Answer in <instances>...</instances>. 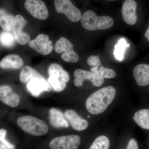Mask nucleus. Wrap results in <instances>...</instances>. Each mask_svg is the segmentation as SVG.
Listing matches in <instances>:
<instances>
[{
    "label": "nucleus",
    "mask_w": 149,
    "mask_h": 149,
    "mask_svg": "<svg viewBox=\"0 0 149 149\" xmlns=\"http://www.w3.org/2000/svg\"><path fill=\"white\" fill-rule=\"evenodd\" d=\"M73 45L66 38L62 37L56 42L55 50L58 54H62L61 58L67 62L76 63L79 61L78 55L73 50Z\"/></svg>",
    "instance_id": "5"
},
{
    "label": "nucleus",
    "mask_w": 149,
    "mask_h": 149,
    "mask_svg": "<svg viewBox=\"0 0 149 149\" xmlns=\"http://www.w3.org/2000/svg\"><path fill=\"white\" fill-rule=\"evenodd\" d=\"M80 142V136L67 135L53 139L50 142L49 147L51 149H77Z\"/></svg>",
    "instance_id": "7"
},
{
    "label": "nucleus",
    "mask_w": 149,
    "mask_h": 149,
    "mask_svg": "<svg viewBox=\"0 0 149 149\" xmlns=\"http://www.w3.org/2000/svg\"><path fill=\"white\" fill-rule=\"evenodd\" d=\"M29 46L37 52L43 55L49 54L54 49L52 42L49 40V37L47 35L45 34L38 35L35 40L29 42Z\"/></svg>",
    "instance_id": "10"
},
{
    "label": "nucleus",
    "mask_w": 149,
    "mask_h": 149,
    "mask_svg": "<svg viewBox=\"0 0 149 149\" xmlns=\"http://www.w3.org/2000/svg\"><path fill=\"white\" fill-rule=\"evenodd\" d=\"M19 77L22 83L27 84L35 78H44L35 69L29 66H25L22 68Z\"/></svg>",
    "instance_id": "19"
},
{
    "label": "nucleus",
    "mask_w": 149,
    "mask_h": 149,
    "mask_svg": "<svg viewBox=\"0 0 149 149\" xmlns=\"http://www.w3.org/2000/svg\"><path fill=\"white\" fill-rule=\"evenodd\" d=\"M129 46L130 45L127 43L125 39H120L118 41L117 45L115 46L113 54L116 58L119 61H122L123 60L125 49L129 47Z\"/></svg>",
    "instance_id": "23"
},
{
    "label": "nucleus",
    "mask_w": 149,
    "mask_h": 149,
    "mask_svg": "<svg viewBox=\"0 0 149 149\" xmlns=\"http://www.w3.org/2000/svg\"><path fill=\"white\" fill-rule=\"evenodd\" d=\"M74 77L73 83L76 87L83 86V82L89 80L96 87H100L103 84L104 79L100 76L93 73L91 71L77 69L74 71Z\"/></svg>",
    "instance_id": "8"
},
{
    "label": "nucleus",
    "mask_w": 149,
    "mask_h": 149,
    "mask_svg": "<svg viewBox=\"0 0 149 149\" xmlns=\"http://www.w3.org/2000/svg\"><path fill=\"white\" fill-rule=\"evenodd\" d=\"M126 149H139V145L136 139H131L128 142Z\"/></svg>",
    "instance_id": "28"
},
{
    "label": "nucleus",
    "mask_w": 149,
    "mask_h": 149,
    "mask_svg": "<svg viewBox=\"0 0 149 149\" xmlns=\"http://www.w3.org/2000/svg\"><path fill=\"white\" fill-rule=\"evenodd\" d=\"M0 101L11 107H16L20 102V97L8 85L0 86Z\"/></svg>",
    "instance_id": "13"
},
{
    "label": "nucleus",
    "mask_w": 149,
    "mask_h": 149,
    "mask_svg": "<svg viewBox=\"0 0 149 149\" xmlns=\"http://www.w3.org/2000/svg\"><path fill=\"white\" fill-rule=\"evenodd\" d=\"M91 116H88V118H91Z\"/></svg>",
    "instance_id": "31"
},
{
    "label": "nucleus",
    "mask_w": 149,
    "mask_h": 149,
    "mask_svg": "<svg viewBox=\"0 0 149 149\" xmlns=\"http://www.w3.org/2000/svg\"><path fill=\"white\" fill-rule=\"evenodd\" d=\"M64 115L74 130L82 131L87 129L89 126L88 121L82 118L73 110H67L65 112Z\"/></svg>",
    "instance_id": "14"
},
{
    "label": "nucleus",
    "mask_w": 149,
    "mask_h": 149,
    "mask_svg": "<svg viewBox=\"0 0 149 149\" xmlns=\"http://www.w3.org/2000/svg\"><path fill=\"white\" fill-rule=\"evenodd\" d=\"M23 64L22 58L18 55L13 54L6 56L0 61V67L3 69H19Z\"/></svg>",
    "instance_id": "18"
},
{
    "label": "nucleus",
    "mask_w": 149,
    "mask_h": 149,
    "mask_svg": "<svg viewBox=\"0 0 149 149\" xmlns=\"http://www.w3.org/2000/svg\"><path fill=\"white\" fill-rule=\"evenodd\" d=\"M0 149H8V148L3 144L2 143H0Z\"/></svg>",
    "instance_id": "30"
},
{
    "label": "nucleus",
    "mask_w": 149,
    "mask_h": 149,
    "mask_svg": "<svg viewBox=\"0 0 149 149\" xmlns=\"http://www.w3.org/2000/svg\"><path fill=\"white\" fill-rule=\"evenodd\" d=\"M145 36L149 42V27L145 32Z\"/></svg>",
    "instance_id": "29"
},
{
    "label": "nucleus",
    "mask_w": 149,
    "mask_h": 149,
    "mask_svg": "<svg viewBox=\"0 0 149 149\" xmlns=\"http://www.w3.org/2000/svg\"><path fill=\"white\" fill-rule=\"evenodd\" d=\"M48 83L56 92L63 91L66 87L67 83L70 80L68 72L61 65L57 63H54L50 65L48 68Z\"/></svg>",
    "instance_id": "4"
},
{
    "label": "nucleus",
    "mask_w": 149,
    "mask_h": 149,
    "mask_svg": "<svg viewBox=\"0 0 149 149\" xmlns=\"http://www.w3.org/2000/svg\"><path fill=\"white\" fill-rule=\"evenodd\" d=\"M81 22L85 29L94 31L111 28L114 24V20L110 17L106 15L99 17L93 11L88 10L83 14Z\"/></svg>",
    "instance_id": "2"
},
{
    "label": "nucleus",
    "mask_w": 149,
    "mask_h": 149,
    "mask_svg": "<svg viewBox=\"0 0 149 149\" xmlns=\"http://www.w3.org/2000/svg\"><path fill=\"white\" fill-rule=\"evenodd\" d=\"M91 72L101 77L107 79H111L116 77V73L113 69L104 67L102 64L93 67L91 68Z\"/></svg>",
    "instance_id": "22"
},
{
    "label": "nucleus",
    "mask_w": 149,
    "mask_h": 149,
    "mask_svg": "<svg viewBox=\"0 0 149 149\" xmlns=\"http://www.w3.org/2000/svg\"><path fill=\"white\" fill-rule=\"evenodd\" d=\"M133 119L141 128L149 130V109L138 111L134 114Z\"/></svg>",
    "instance_id": "20"
},
{
    "label": "nucleus",
    "mask_w": 149,
    "mask_h": 149,
    "mask_svg": "<svg viewBox=\"0 0 149 149\" xmlns=\"http://www.w3.org/2000/svg\"><path fill=\"white\" fill-rule=\"evenodd\" d=\"M0 43L4 47H10L14 45V37L8 32H1L0 33Z\"/></svg>",
    "instance_id": "25"
},
{
    "label": "nucleus",
    "mask_w": 149,
    "mask_h": 149,
    "mask_svg": "<svg viewBox=\"0 0 149 149\" xmlns=\"http://www.w3.org/2000/svg\"><path fill=\"white\" fill-rule=\"evenodd\" d=\"M49 113L50 122L54 128H61L69 127V123L60 110L53 108L50 109Z\"/></svg>",
    "instance_id": "17"
},
{
    "label": "nucleus",
    "mask_w": 149,
    "mask_h": 149,
    "mask_svg": "<svg viewBox=\"0 0 149 149\" xmlns=\"http://www.w3.org/2000/svg\"><path fill=\"white\" fill-rule=\"evenodd\" d=\"M27 87L32 95L38 97L43 92H50L52 87L45 78H36L27 83Z\"/></svg>",
    "instance_id": "15"
},
{
    "label": "nucleus",
    "mask_w": 149,
    "mask_h": 149,
    "mask_svg": "<svg viewBox=\"0 0 149 149\" xmlns=\"http://www.w3.org/2000/svg\"><path fill=\"white\" fill-rule=\"evenodd\" d=\"M133 76L139 86H146L149 84V65L140 64L134 68Z\"/></svg>",
    "instance_id": "16"
},
{
    "label": "nucleus",
    "mask_w": 149,
    "mask_h": 149,
    "mask_svg": "<svg viewBox=\"0 0 149 149\" xmlns=\"http://www.w3.org/2000/svg\"><path fill=\"white\" fill-rule=\"evenodd\" d=\"M137 3L134 0H126L123 4L121 9L123 18L125 23L129 25H134L137 22Z\"/></svg>",
    "instance_id": "12"
},
{
    "label": "nucleus",
    "mask_w": 149,
    "mask_h": 149,
    "mask_svg": "<svg viewBox=\"0 0 149 149\" xmlns=\"http://www.w3.org/2000/svg\"><path fill=\"white\" fill-rule=\"evenodd\" d=\"M17 122L19 127L32 136H45L49 130L47 124L44 120L31 116L19 118Z\"/></svg>",
    "instance_id": "3"
},
{
    "label": "nucleus",
    "mask_w": 149,
    "mask_h": 149,
    "mask_svg": "<svg viewBox=\"0 0 149 149\" xmlns=\"http://www.w3.org/2000/svg\"><path fill=\"white\" fill-rule=\"evenodd\" d=\"M7 130L5 129H0V141L2 143L6 146L8 149H15V147L13 144L10 143L6 139Z\"/></svg>",
    "instance_id": "26"
},
{
    "label": "nucleus",
    "mask_w": 149,
    "mask_h": 149,
    "mask_svg": "<svg viewBox=\"0 0 149 149\" xmlns=\"http://www.w3.org/2000/svg\"><path fill=\"white\" fill-rule=\"evenodd\" d=\"M25 8L32 16L38 19L45 20L49 15L45 3L40 0H27L24 3Z\"/></svg>",
    "instance_id": "9"
},
{
    "label": "nucleus",
    "mask_w": 149,
    "mask_h": 149,
    "mask_svg": "<svg viewBox=\"0 0 149 149\" xmlns=\"http://www.w3.org/2000/svg\"><path fill=\"white\" fill-rule=\"evenodd\" d=\"M14 17L3 8H0V26L4 30L10 31L13 27Z\"/></svg>",
    "instance_id": "21"
},
{
    "label": "nucleus",
    "mask_w": 149,
    "mask_h": 149,
    "mask_svg": "<svg viewBox=\"0 0 149 149\" xmlns=\"http://www.w3.org/2000/svg\"><path fill=\"white\" fill-rule=\"evenodd\" d=\"M27 21L22 15H17L15 17L13 24V32L15 39L22 45H26L30 42V37L27 33L22 31Z\"/></svg>",
    "instance_id": "11"
},
{
    "label": "nucleus",
    "mask_w": 149,
    "mask_h": 149,
    "mask_svg": "<svg viewBox=\"0 0 149 149\" xmlns=\"http://www.w3.org/2000/svg\"><path fill=\"white\" fill-rule=\"evenodd\" d=\"M56 10L58 13L64 14L70 21L77 22L82 18L81 12L69 0L54 1Z\"/></svg>",
    "instance_id": "6"
},
{
    "label": "nucleus",
    "mask_w": 149,
    "mask_h": 149,
    "mask_svg": "<svg viewBox=\"0 0 149 149\" xmlns=\"http://www.w3.org/2000/svg\"><path fill=\"white\" fill-rule=\"evenodd\" d=\"M110 141L106 136H99L94 140L89 149H109Z\"/></svg>",
    "instance_id": "24"
},
{
    "label": "nucleus",
    "mask_w": 149,
    "mask_h": 149,
    "mask_svg": "<svg viewBox=\"0 0 149 149\" xmlns=\"http://www.w3.org/2000/svg\"><path fill=\"white\" fill-rule=\"evenodd\" d=\"M116 93V90L112 86L104 87L96 91L86 100V109L91 114H100L104 112L112 102Z\"/></svg>",
    "instance_id": "1"
},
{
    "label": "nucleus",
    "mask_w": 149,
    "mask_h": 149,
    "mask_svg": "<svg viewBox=\"0 0 149 149\" xmlns=\"http://www.w3.org/2000/svg\"><path fill=\"white\" fill-rule=\"evenodd\" d=\"M88 64L90 66L96 67L102 64L101 62L97 56L92 55L90 56L87 60Z\"/></svg>",
    "instance_id": "27"
}]
</instances>
